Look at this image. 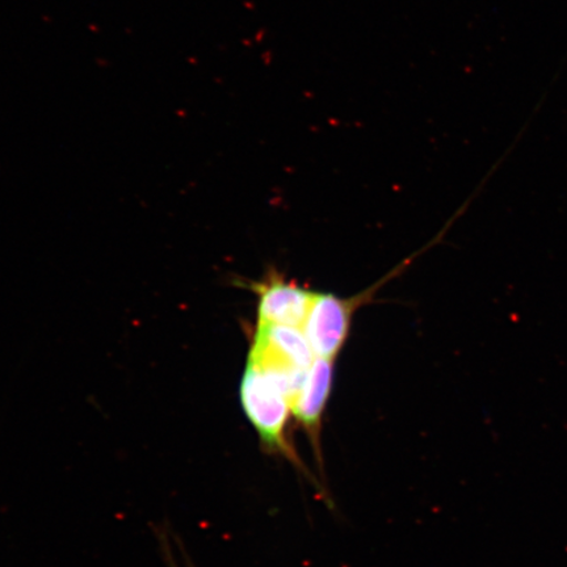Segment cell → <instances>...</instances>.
<instances>
[{"instance_id":"5b68a950","label":"cell","mask_w":567,"mask_h":567,"mask_svg":"<svg viewBox=\"0 0 567 567\" xmlns=\"http://www.w3.org/2000/svg\"><path fill=\"white\" fill-rule=\"evenodd\" d=\"M336 361L316 358L292 401V414L301 425L322 465L321 432L326 408L334 386Z\"/></svg>"},{"instance_id":"6da1fadb","label":"cell","mask_w":567,"mask_h":567,"mask_svg":"<svg viewBox=\"0 0 567 567\" xmlns=\"http://www.w3.org/2000/svg\"><path fill=\"white\" fill-rule=\"evenodd\" d=\"M239 400L265 451L288 460L305 476L311 478L288 436L289 420L293 414L289 394L281 382L260 368L246 363L240 380Z\"/></svg>"},{"instance_id":"3957f363","label":"cell","mask_w":567,"mask_h":567,"mask_svg":"<svg viewBox=\"0 0 567 567\" xmlns=\"http://www.w3.org/2000/svg\"><path fill=\"white\" fill-rule=\"evenodd\" d=\"M378 288L379 286H374L368 292L349 297V299L332 293L316 292L302 328L316 358L337 361L340 351L349 340L354 313L360 305L370 300Z\"/></svg>"},{"instance_id":"277c9868","label":"cell","mask_w":567,"mask_h":567,"mask_svg":"<svg viewBox=\"0 0 567 567\" xmlns=\"http://www.w3.org/2000/svg\"><path fill=\"white\" fill-rule=\"evenodd\" d=\"M250 288L258 297L257 323L303 328L316 292L279 274H269L264 280L252 282Z\"/></svg>"},{"instance_id":"7a4b0ae2","label":"cell","mask_w":567,"mask_h":567,"mask_svg":"<svg viewBox=\"0 0 567 567\" xmlns=\"http://www.w3.org/2000/svg\"><path fill=\"white\" fill-rule=\"evenodd\" d=\"M316 359L302 329L255 324L247 363L271 374L286 388L290 401Z\"/></svg>"}]
</instances>
